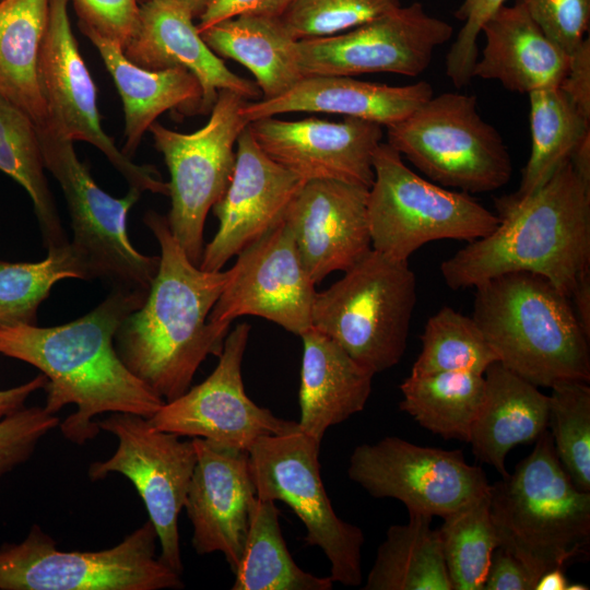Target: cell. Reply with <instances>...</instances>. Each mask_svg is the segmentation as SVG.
<instances>
[{
	"label": "cell",
	"instance_id": "obj_14",
	"mask_svg": "<svg viewBox=\"0 0 590 590\" xmlns=\"http://www.w3.org/2000/svg\"><path fill=\"white\" fill-rule=\"evenodd\" d=\"M347 476L375 498H393L409 514L444 517L488 491L485 472L460 450L389 436L353 450Z\"/></svg>",
	"mask_w": 590,
	"mask_h": 590
},
{
	"label": "cell",
	"instance_id": "obj_41",
	"mask_svg": "<svg viewBox=\"0 0 590 590\" xmlns=\"http://www.w3.org/2000/svg\"><path fill=\"white\" fill-rule=\"evenodd\" d=\"M59 424V417L44 406H24L0 420V479L28 461Z\"/></svg>",
	"mask_w": 590,
	"mask_h": 590
},
{
	"label": "cell",
	"instance_id": "obj_28",
	"mask_svg": "<svg viewBox=\"0 0 590 590\" xmlns=\"http://www.w3.org/2000/svg\"><path fill=\"white\" fill-rule=\"evenodd\" d=\"M485 399L469 444L479 461L508 474L506 458L518 445L535 441L548 425V396L499 362L484 373Z\"/></svg>",
	"mask_w": 590,
	"mask_h": 590
},
{
	"label": "cell",
	"instance_id": "obj_35",
	"mask_svg": "<svg viewBox=\"0 0 590 590\" xmlns=\"http://www.w3.org/2000/svg\"><path fill=\"white\" fill-rule=\"evenodd\" d=\"M233 590H331L330 577L302 569L291 556L282 535L279 509L273 500L257 497Z\"/></svg>",
	"mask_w": 590,
	"mask_h": 590
},
{
	"label": "cell",
	"instance_id": "obj_1",
	"mask_svg": "<svg viewBox=\"0 0 590 590\" xmlns=\"http://www.w3.org/2000/svg\"><path fill=\"white\" fill-rule=\"evenodd\" d=\"M148 293L111 290L90 312L60 326H0V354L46 376L45 410L56 414L66 405L76 406L59 424L67 440L81 446L94 439L101 432L97 415L120 412L150 418L165 403L125 366L114 343L121 322L142 306Z\"/></svg>",
	"mask_w": 590,
	"mask_h": 590
},
{
	"label": "cell",
	"instance_id": "obj_32",
	"mask_svg": "<svg viewBox=\"0 0 590 590\" xmlns=\"http://www.w3.org/2000/svg\"><path fill=\"white\" fill-rule=\"evenodd\" d=\"M400 409L445 439L468 442L485 399L484 375L441 371L411 375L400 385Z\"/></svg>",
	"mask_w": 590,
	"mask_h": 590
},
{
	"label": "cell",
	"instance_id": "obj_46",
	"mask_svg": "<svg viewBox=\"0 0 590 590\" xmlns=\"http://www.w3.org/2000/svg\"><path fill=\"white\" fill-rule=\"evenodd\" d=\"M559 87L577 108L590 118V40L585 38L569 55V63Z\"/></svg>",
	"mask_w": 590,
	"mask_h": 590
},
{
	"label": "cell",
	"instance_id": "obj_47",
	"mask_svg": "<svg viewBox=\"0 0 590 590\" xmlns=\"http://www.w3.org/2000/svg\"><path fill=\"white\" fill-rule=\"evenodd\" d=\"M534 581L524 566L498 546L492 556L483 590H534Z\"/></svg>",
	"mask_w": 590,
	"mask_h": 590
},
{
	"label": "cell",
	"instance_id": "obj_15",
	"mask_svg": "<svg viewBox=\"0 0 590 590\" xmlns=\"http://www.w3.org/2000/svg\"><path fill=\"white\" fill-rule=\"evenodd\" d=\"M69 0H49L46 32L37 62V80L47 108L46 123L71 141L98 149L129 187L168 196V182L152 165L126 156L101 125L96 86L79 50L68 13Z\"/></svg>",
	"mask_w": 590,
	"mask_h": 590
},
{
	"label": "cell",
	"instance_id": "obj_37",
	"mask_svg": "<svg viewBox=\"0 0 590 590\" xmlns=\"http://www.w3.org/2000/svg\"><path fill=\"white\" fill-rule=\"evenodd\" d=\"M411 375L471 371L484 375L497 355L472 317L445 306L427 320Z\"/></svg>",
	"mask_w": 590,
	"mask_h": 590
},
{
	"label": "cell",
	"instance_id": "obj_17",
	"mask_svg": "<svg viewBox=\"0 0 590 590\" xmlns=\"http://www.w3.org/2000/svg\"><path fill=\"white\" fill-rule=\"evenodd\" d=\"M249 333L250 326L245 322L228 332L210 376L177 399L165 402L148 418L151 427L245 451L262 436L297 428V422L276 417L246 394L241 364Z\"/></svg>",
	"mask_w": 590,
	"mask_h": 590
},
{
	"label": "cell",
	"instance_id": "obj_18",
	"mask_svg": "<svg viewBox=\"0 0 590 590\" xmlns=\"http://www.w3.org/2000/svg\"><path fill=\"white\" fill-rule=\"evenodd\" d=\"M315 285L282 222L237 255L209 322L228 331L236 318L257 316L300 337L311 328Z\"/></svg>",
	"mask_w": 590,
	"mask_h": 590
},
{
	"label": "cell",
	"instance_id": "obj_26",
	"mask_svg": "<svg viewBox=\"0 0 590 590\" xmlns=\"http://www.w3.org/2000/svg\"><path fill=\"white\" fill-rule=\"evenodd\" d=\"M300 338V417L297 425L302 433L321 444L329 427L365 408L374 374L312 327Z\"/></svg>",
	"mask_w": 590,
	"mask_h": 590
},
{
	"label": "cell",
	"instance_id": "obj_2",
	"mask_svg": "<svg viewBox=\"0 0 590 590\" xmlns=\"http://www.w3.org/2000/svg\"><path fill=\"white\" fill-rule=\"evenodd\" d=\"M143 222L160 245V264L144 303L121 322L114 343L125 366L169 402L190 388L209 355L222 352L228 331L209 322V315L228 270L205 271L192 263L165 215L149 211Z\"/></svg>",
	"mask_w": 590,
	"mask_h": 590
},
{
	"label": "cell",
	"instance_id": "obj_12",
	"mask_svg": "<svg viewBox=\"0 0 590 590\" xmlns=\"http://www.w3.org/2000/svg\"><path fill=\"white\" fill-rule=\"evenodd\" d=\"M320 446L298 427L258 438L248 449L256 496L291 507L306 528V544L326 554L333 582L361 586L364 533L334 512L320 475Z\"/></svg>",
	"mask_w": 590,
	"mask_h": 590
},
{
	"label": "cell",
	"instance_id": "obj_22",
	"mask_svg": "<svg viewBox=\"0 0 590 590\" xmlns=\"http://www.w3.org/2000/svg\"><path fill=\"white\" fill-rule=\"evenodd\" d=\"M367 187L334 179L305 181L283 222L302 262L317 284L334 271H346L371 250Z\"/></svg>",
	"mask_w": 590,
	"mask_h": 590
},
{
	"label": "cell",
	"instance_id": "obj_25",
	"mask_svg": "<svg viewBox=\"0 0 590 590\" xmlns=\"http://www.w3.org/2000/svg\"><path fill=\"white\" fill-rule=\"evenodd\" d=\"M485 47L473 78L496 80L516 93L559 86L569 55L546 37L523 4H503L483 24Z\"/></svg>",
	"mask_w": 590,
	"mask_h": 590
},
{
	"label": "cell",
	"instance_id": "obj_48",
	"mask_svg": "<svg viewBox=\"0 0 590 590\" xmlns=\"http://www.w3.org/2000/svg\"><path fill=\"white\" fill-rule=\"evenodd\" d=\"M46 384V376L39 374L25 384L0 390V420L23 409L28 397L35 391L44 389Z\"/></svg>",
	"mask_w": 590,
	"mask_h": 590
},
{
	"label": "cell",
	"instance_id": "obj_19",
	"mask_svg": "<svg viewBox=\"0 0 590 590\" xmlns=\"http://www.w3.org/2000/svg\"><path fill=\"white\" fill-rule=\"evenodd\" d=\"M261 150L303 181L334 179L370 188L374 154L382 126L345 117L283 120L266 117L247 125Z\"/></svg>",
	"mask_w": 590,
	"mask_h": 590
},
{
	"label": "cell",
	"instance_id": "obj_8",
	"mask_svg": "<svg viewBox=\"0 0 590 590\" xmlns=\"http://www.w3.org/2000/svg\"><path fill=\"white\" fill-rule=\"evenodd\" d=\"M46 169L60 185L70 215V246L85 280H99L111 290L148 293L160 264V256H148L131 244L127 220L142 191L129 187L114 198L94 181L79 160L73 141L49 125L37 127Z\"/></svg>",
	"mask_w": 590,
	"mask_h": 590
},
{
	"label": "cell",
	"instance_id": "obj_30",
	"mask_svg": "<svg viewBox=\"0 0 590 590\" xmlns=\"http://www.w3.org/2000/svg\"><path fill=\"white\" fill-rule=\"evenodd\" d=\"M48 13L49 0H0V95L37 127L47 121L37 62Z\"/></svg>",
	"mask_w": 590,
	"mask_h": 590
},
{
	"label": "cell",
	"instance_id": "obj_52",
	"mask_svg": "<svg viewBox=\"0 0 590 590\" xmlns=\"http://www.w3.org/2000/svg\"><path fill=\"white\" fill-rule=\"evenodd\" d=\"M587 589H589L587 585L579 583V582H574V583L568 582L565 590H587Z\"/></svg>",
	"mask_w": 590,
	"mask_h": 590
},
{
	"label": "cell",
	"instance_id": "obj_4",
	"mask_svg": "<svg viewBox=\"0 0 590 590\" xmlns=\"http://www.w3.org/2000/svg\"><path fill=\"white\" fill-rule=\"evenodd\" d=\"M475 288L472 318L503 366L536 387L590 381V338L551 281L509 272Z\"/></svg>",
	"mask_w": 590,
	"mask_h": 590
},
{
	"label": "cell",
	"instance_id": "obj_27",
	"mask_svg": "<svg viewBox=\"0 0 590 590\" xmlns=\"http://www.w3.org/2000/svg\"><path fill=\"white\" fill-rule=\"evenodd\" d=\"M95 46L122 101L125 144L132 157L146 131L165 111L199 113L202 90L197 78L184 68L144 69L130 61L122 47L93 32H83Z\"/></svg>",
	"mask_w": 590,
	"mask_h": 590
},
{
	"label": "cell",
	"instance_id": "obj_5",
	"mask_svg": "<svg viewBox=\"0 0 590 590\" xmlns=\"http://www.w3.org/2000/svg\"><path fill=\"white\" fill-rule=\"evenodd\" d=\"M535 441L514 472L489 487L499 546L534 583L550 569L587 558L590 545V492L574 484L547 430Z\"/></svg>",
	"mask_w": 590,
	"mask_h": 590
},
{
	"label": "cell",
	"instance_id": "obj_9",
	"mask_svg": "<svg viewBox=\"0 0 590 590\" xmlns=\"http://www.w3.org/2000/svg\"><path fill=\"white\" fill-rule=\"evenodd\" d=\"M150 520L99 551H63L38 524L19 543L0 545V590L181 589V575L156 555Z\"/></svg>",
	"mask_w": 590,
	"mask_h": 590
},
{
	"label": "cell",
	"instance_id": "obj_50",
	"mask_svg": "<svg viewBox=\"0 0 590 590\" xmlns=\"http://www.w3.org/2000/svg\"><path fill=\"white\" fill-rule=\"evenodd\" d=\"M567 583L564 568H553L538 579L534 590H565Z\"/></svg>",
	"mask_w": 590,
	"mask_h": 590
},
{
	"label": "cell",
	"instance_id": "obj_6",
	"mask_svg": "<svg viewBox=\"0 0 590 590\" xmlns=\"http://www.w3.org/2000/svg\"><path fill=\"white\" fill-rule=\"evenodd\" d=\"M415 302L408 261L371 248L339 281L317 292L311 327L375 375L401 361Z\"/></svg>",
	"mask_w": 590,
	"mask_h": 590
},
{
	"label": "cell",
	"instance_id": "obj_36",
	"mask_svg": "<svg viewBox=\"0 0 590 590\" xmlns=\"http://www.w3.org/2000/svg\"><path fill=\"white\" fill-rule=\"evenodd\" d=\"M438 532L452 590H483L493 553L499 546L489 488L444 516Z\"/></svg>",
	"mask_w": 590,
	"mask_h": 590
},
{
	"label": "cell",
	"instance_id": "obj_24",
	"mask_svg": "<svg viewBox=\"0 0 590 590\" xmlns=\"http://www.w3.org/2000/svg\"><path fill=\"white\" fill-rule=\"evenodd\" d=\"M432 96V85L426 81L390 86L344 75H312L303 78L279 97L247 101L241 115L249 123L287 113H327L387 128L404 119Z\"/></svg>",
	"mask_w": 590,
	"mask_h": 590
},
{
	"label": "cell",
	"instance_id": "obj_16",
	"mask_svg": "<svg viewBox=\"0 0 590 590\" xmlns=\"http://www.w3.org/2000/svg\"><path fill=\"white\" fill-rule=\"evenodd\" d=\"M452 34L449 23L414 2L340 34L299 39L297 59L304 78L376 72L417 76Z\"/></svg>",
	"mask_w": 590,
	"mask_h": 590
},
{
	"label": "cell",
	"instance_id": "obj_20",
	"mask_svg": "<svg viewBox=\"0 0 590 590\" xmlns=\"http://www.w3.org/2000/svg\"><path fill=\"white\" fill-rule=\"evenodd\" d=\"M236 146L233 177L212 208L219 229L203 249L199 268L205 271L222 270L232 257L282 223L305 182L269 157L248 127Z\"/></svg>",
	"mask_w": 590,
	"mask_h": 590
},
{
	"label": "cell",
	"instance_id": "obj_7",
	"mask_svg": "<svg viewBox=\"0 0 590 590\" xmlns=\"http://www.w3.org/2000/svg\"><path fill=\"white\" fill-rule=\"evenodd\" d=\"M373 169L367 197L371 248L390 258L408 261L420 247L439 239L470 243L499 224V217L469 193L448 190L415 174L388 143L378 145Z\"/></svg>",
	"mask_w": 590,
	"mask_h": 590
},
{
	"label": "cell",
	"instance_id": "obj_11",
	"mask_svg": "<svg viewBox=\"0 0 590 590\" xmlns=\"http://www.w3.org/2000/svg\"><path fill=\"white\" fill-rule=\"evenodd\" d=\"M247 101L235 92L222 90L208 122L199 130L177 132L157 121L149 128L170 176L168 227L196 266L203 255L206 215L233 177L235 145L248 125L241 115Z\"/></svg>",
	"mask_w": 590,
	"mask_h": 590
},
{
	"label": "cell",
	"instance_id": "obj_51",
	"mask_svg": "<svg viewBox=\"0 0 590 590\" xmlns=\"http://www.w3.org/2000/svg\"><path fill=\"white\" fill-rule=\"evenodd\" d=\"M143 1L145 0H139V2H143ZM175 1L188 8L192 12L194 17L198 19L212 0H175Z\"/></svg>",
	"mask_w": 590,
	"mask_h": 590
},
{
	"label": "cell",
	"instance_id": "obj_40",
	"mask_svg": "<svg viewBox=\"0 0 590 590\" xmlns=\"http://www.w3.org/2000/svg\"><path fill=\"white\" fill-rule=\"evenodd\" d=\"M401 5V0H294L281 16L299 39L346 32Z\"/></svg>",
	"mask_w": 590,
	"mask_h": 590
},
{
	"label": "cell",
	"instance_id": "obj_21",
	"mask_svg": "<svg viewBox=\"0 0 590 590\" xmlns=\"http://www.w3.org/2000/svg\"><path fill=\"white\" fill-rule=\"evenodd\" d=\"M197 463L184 508L200 554L220 552L233 574L240 562L257 499L248 451L191 438Z\"/></svg>",
	"mask_w": 590,
	"mask_h": 590
},
{
	"label": "cell",
	"instance_id": "obj_49",
	"mask_svg": "<svg viewBox=\"0 0 590 590\" xmlns=\"http://www.w3.org/2000/svg\"><path fill=\"white\" fill-rule=\"evenodd\" d=\"M569 299L582 330L590 338V269L580 274Z\"/></svg>",
	"mask_w": 590,
	"mask_h": 590
},
{
	"label": "cell",
	"instance_id": "obj_34",
	"mask_svg": "<svg viewBox=\"0 0 590 590\" xmlns=\"http://www.w3.org/2000/svg\"><path fill=\"white\" fill-rule=\"evenodd\" d=\"M528 95L531 153L522 170L519 189L511 193L516 198L527 197L542 187L590 137V118L559 86L536 90Z\"/></svg>",
	"mask_w": 590,
	"mask_h": 590
},
{
	"label": "cell",
	"instance_id": "obj_10",
	"mask_svg": "<svg viewBox=\"0 0 590 590\" xmlns=\"http://www.w3.org/2000/svg\"><path fill=\"white\" fill-rule=\"evenodd\" d=\"M387 137L388 144L441 187L488 192L511 177L508 150L497 130L479 115L472 95L432 96L387 127Z\"/></svg>",
	"mask_w": 590,
	"mask_h": 590
},
{
	"label": "cell",
	"instance_id": "obj_39",
	"mask_svg": "<svg viewBox=\"0 0 590 590\" xmlns=\"http://www.w3.org/2000/svg\"><path fill=\"white\" fill-rule=\"evenodd\" d=\"M548 424L556 456L574 484L590 492V386L562 380L551 387Z\"/></svg>",
	"mask_w": 590,
	"mask_h": 590
},
{
	"label": "cell",
	"instance_id": "obj_45",
	"mask_svg": "<svg viewBox=\"0 0 590 590\" xmlns=\"http://www.w3.org/2000/svg\"><path fill=\"white\" fill-rule=\"evenodd\" d=\"M294 0H212L198 17L201 33L211 25L240 14L282 16Z\"/></svg>",
	"mask_w": 590,
	"mask_h": 590
},
{
	"label": "cell",
	"instance_id": "obj_13",
	"mask_svg": "<svg viewBox=\"0 0 590 590\" xmlns=\"http://www.w3.org/2000/svg\"><path fill=\"white\" fill-rule=\"evenodd\" d=\"M97 425L113 434L118 446L109 459L90 464V480L99 481L109 473L130 480L156 530L160 558L181 575L178 517L197 463L192 440L181 441L175 434L154 429L148 418L133 413H111Z\"/></svg>",
	"mask_w": 590,
	"mask_h": 590
},
{
	"label": "cell",
	"instance_id": "obj_3",
	"mask_svg": "<svg viewBox=\"0 0 590 590\" xmlns=\"http://www.w3.org/2000/svg\"><path fill=\"white\" fill-rule=\"evenodd\" d=\"M499 224L440 266L451 290L509 272L546 278L568 298L590 269V185L565 161L533 193L495 200Z\"/></svg>",
	"mask_w": 590,
	"mask_h": 590
},
{
	"label": "cell",
	"instance_id": "obj_42",
	"mask_svg": "<svg viewBox=\"0 0 590 590\" xmlns=\"http://www.w3.org/2000/svg\"><path fill=\"white\" fill-rule=\"evenodd\" d=\"M524 5L541 31L573 54L585 39L590 24V0H516Z\"/></svg>",
	"mask_w": 590,
	"mask_h": 590
},
{
	"label": "cell",
	"instance_id": "obj_38",
	"mask_svg": "<svg viewBox=\"0 0 590 590\" xmlns=\"http://www.w3.org/2000/svg\"><path fill=\"white\" fill-rule=\"evenodd\" d=\"M47 250V257L37 262L0 260V326L35 324L38 307L55 283L85 280L70 241Z\"/></svg>",
	"mask_w": 590,
	"mask_h": 590
},
{
	"label": "cell",
	"instance_id": "obj_23",
	"mask_svg": "<svg viewBox=\"0 0 590 590\" xmlns=\"http://www.w3.org/2000/svg\"><path fill=\"white\" fill-rule=\"evenodd\" d=\"M194 15L175 0L140 2L138 24L127 45L126 57L149 70L184 68L200 83L199 114L211 111L219 92L228 90L248 101L260 97L258 85L231 71L203 40Z\"/></svg>",
	"mask_w": 590,
	"mask_h": 590
},
{
	"label": "cell",
	"instance_id": "obj_43",
	"mask_svg": "<svg viewBox=\"0 0 590 590\" xmlns=\"http://www.w3.org/2000/svg\"><path fill=\"white\" fill-rule=\"evenodd\" d=\"M507 0H463L453 16L463 24L446 56V75L457 87L473 79L479 59L477 37L485 21Z\"/></svg>",
	"mask_w": 590,
	"mask_h": 590
},
{
	"label": "cell",
	"instance_id": "obj_44",
	"mask_svg": "<svg viewBox=\"0 0 590 590\" xmlns=\"http://www.w3.org/2000/svg\"><path fill=\"white\" fill-rule=\"evenodd\" d=\"M78 15L79 28L119 44L122 49L138 24L139 0H69Z\"/></svg>",
	"mask_w": 590,
	"mask_h": 590
},
{
	"label": "cell",
	"instance_id": "obj_29",
	"mask_svg": "<svg viewBox=\"0 0 590 590\" xmlns=\"http://www.w3.org/2000/svg\"><path fill=\"white\" fill-rule=\"evenodd\" d=\"M200 34L214 54L241 63L255 75L263 99L281 96L304 78L297 39L281 16L240 14Z\"/></svg>",
	"mask_w": 590,
	"mask_h": 590
},
{
	"label": "cell",
	"instance_id": "obj_31",
	"mask_svg": "<svg viewBox=\"0 0 590 590\" xmlns=\"http://www.w3.org/2000/svg\"><path fill=\"white\" fill-rule=\"evenodd\" d=\"M433 517L409 514L379 545L364 590H452Z\"/></svg>",
	"mask_w": 590,
	"mask_h": 590
},
{
	"label": "cell",
	"instance_id": "obj_33",
	"mask_svg": "<svg viewBox=\"0 0 590 590\" xmlns=\"http://www.w3.org/2000/svg\"><path fill=\"white\" fill-rule=\"evenodd\" d=\"M0 170L28 193L47 249L70 240L45 175V162L36 123L0 95Z\"/></svg>",
	"mask_w": 590,
	"mask_h": 590
}]
</instances>
